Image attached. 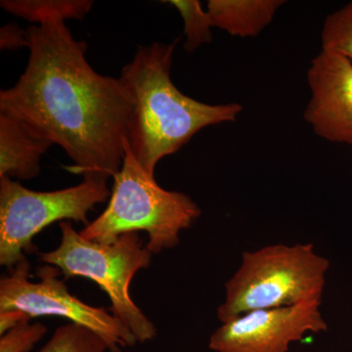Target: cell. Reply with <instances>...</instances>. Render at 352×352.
<instances>
[{
	"mask_svg": "<svg viewBox=\"0 0 352 352\" xmlns=\"http://www.w3.org/2000/svg\"><path fill=\"white\" fill-rule=\"evenodd\" d=\"M29 61L18 82L0 91V113L61 146L83 176L108 180L120 170L132 110L120 78L88 64L87 44L64 21L32 25Z\"/></svg>",
	"mask_w": 352,
	"mask_h": 352,
	"instance_id": "obj_1",
	"label": "cell"
},
{
	"mask_svg": "<svg viewBox=\"0 0 352 352\" xmlns=\"http://www.w3.org/2000/svg\"><path fill=\"white\" fill-rule=\"evenodd\" d=\"M178 41L140 46L119 78L132 100L127 144L143 170L153 176L157 163L182 149L197 132L235 122L242 112L240 104L210 105L175 87L170 71Z\"/></svg>",
	"mask_w": 352,
	"mask_h": 352,
	"instance_id": "obj_2",
	"label": "cell"
},
{
	"mask_svg": "<svg viewBox=\"0 0 352 352\" xmlns=\"http://www.w3.org/2000/svg\"><path fill=\"white\" fill-rule=\"evenodd\" d=\"M105 210L80 231L85 239L111 244L126 233L145 231L154 254L179 243L180 233L201 217V208L182 192L168 191L143 170L124 141V157Z\"/></svg>",
	"mask_w": 352,
	"mask_h": 352,
	"instance_id": "obj_3",
	"label": "cell"
},
{
	"mask_svg": "<svg viewBox=\"0 0 352 352\" xmlns=\"http://www.w3.org/2000/svg\"><path fill=\"white\" fill-rule=\"evenodd\" d=\"M330 267L312 244L273 245L243 254L217 309L222 323L252 311L321 300Z\"/></svg>",
	"mask_w": 352,
	"mask_h": 352,
	"instance_id": "obj_4",
	"label": "cell"
},
{
	"mask_svg": "<svg viewBox=\"0 0 352 352\" xmlns=\"http://www.w3.org/2000/svg\"><path fill=\"white\" fill-rule=\"evenodd\" d=\"M62 237L56 249L39 254L43 263L56 266L64 279L83 277L92 280L110 298L113 315L131 331L138 344L157 336L154 323L134 303L132 279L151 264L153 254L136 232L120 236L111 244L83 238L71 221L60 222Z\"/></svg>",
	"mask_w": 352,
	"mask_h": 352,
	"instance_id": "obj_5",
	"label": "cell"
},
{
	"mask_svg": "<svg viewBox=\"0 0 352 352\" xmlns=\"http://www.w3.org/2000/svg\"><path fill=\"white\" fill-rule=\"evenodd\" d=\"M108 180L83 176L76 186L39 192L21 183L0 177V264L9 270L34 249L32 239L54 222H82L98 204L111 196Z\"/></svg>",
	"mask_w": 352,
	"mask_h": 352,
	"instance_id": "obj_6",
	"label": "cell"
},
{
	"mask_svg": "<svg viewBox=\"0 0 352 352\" xmlns=\"http://www.w3.org/2000/svg\"><path fill=\"white\" fill-rule=\"evenodd\" d=\"M27 258L10 268L0 280V311L23 312L30 318L56 316L94 331L107 344L109 352H120L138 344L131 331L115 315L94 307L69 293L56 266L38 268L39 282L30 280Z\"/></svg>",
	"mask_w": 352,
	"mask_h": 352,
	"instance_id": "obj_7",
	"label": "cell"
},
{
	"mask_svg": "<svg viewBox=\"0 0 352 352\" xmlns=\"http://www.w3.org/2000/svg\"><path fill=\"white\" fill-rule=\"evenodd\" d=\"M321 300L252 310L224 322L210 338L214 352H288L307 333L327 331Z\"/></svg>",
	"mask_w": 352,
	"mask_h": 352,
	"instance_id": "obj_8",
	"label": "cell"
},
{
	"mask_svg": "<svg viewBox=\"0 0 352 352\" xmlns=\"http://www.w3.org/2000/svg\"><path fill=\"white\" fill-rule=\"evenodd\" d=\"M309 102L305 119L331 142L352 146V62L327 50L314 58L307 72Z\"/></svg>",
	"mask_w": 352,
	"mask_h": 352,
	"instance_id": "obj_9",
	"label": "cell"
},
{
	"mask_svg": "<svg viewBox=\"0 0 352 352\" xmlns=\"http://www.w3.org/2000/svg\"><path fill=\"white\" fill-rule=\"evenodd\" d=\"M52 145L20 120L0 113V177H38L41 157Z\"/></svg>",
	"mask_w": 352,
	"mask_h": 352,
	"instance_id": "obj_10",
	"label": "cell"
},
{
	"mask_svg": "<svg viewBox=\"0 0 352 352\" xmlns=\"http://www.w3.org/2000/svg\"><path fill=\"white\" fill-rule=\"evenodd\" d=\"M284 4V0H210L207 13L212 28L233 36L254 38Z\"/></svg>",
	"mask_w": 352,
	"mask_h": 352,
	"instance_id": "obj_11",
	"label": "cell"
},
{
	"mask_svg": "<svg viewBox=\"0 0 352 352\" xmlns=\"http://www.w3.org/2000/svg\"><path fill=\"white\" fill-rule=\"evenodd\" d=\"M0 6L7 12L41 25L50 21L85 19L91 11L89 0H2Z\"/></svg>",
	"mask_w": 352,
	"mask_h": 352,
	"instance_id": "obj_12",
	"label": "cell"
},
{
	"mask_svg": "<svg viewBox=\"0 0 352 352\" xmlns=\"http://www.w3.org/2000/svg\"><path fill=\"white\" fill-rule=\"evenodd\" d=\"M107 344L94 331L69 323L57 328L38 352H107Z\"/></svg>",
	"mask_w": 352,
	"mask_h": 352,
	"instance_id": "obj_13",
	"label": "cell"
},
{
	"mask_svg": "<svg viewBox=\"0 0 352 352\" xmlns=\"http://www.w3.org/2000/svg\"><path fill=\"white\" fill-rule=\"evenodd\" d=\"M175 6L184 22V34L186 36L184 50L194 52L197 48L212 41V28L207 11L198 0H170L164 1Z\"/></svg>",
	"mask_w": 352,
	"mask_h": 352,
	"instance_id": "obj_14",
	"label": "cell"
},
{
	"mask_svg": "<svg viewBox=\"0 0 352 352\" xmlns=\"http://www.w3.org/2000/svg\"><path fill=\"white\" fill-rule=\"evenodd\" d=\"M322 50L335 51L352 62V1L326 18Z\"/></svg>",
	"mask_w": 352,
	"mask_h": 352,
	"instance_id": "obj_15",
	"label": "cell"
},
{
	"mask_svg": "<svg viewBox=\"0 0 352 352\" xmlns=\"http://www.w3.org/2000/svg\"><path fill=\"white\" fill-rule=\"evenodd\" d=\"M47 328L41 323L20 324L0 338V352H30L43 339Z\"/></svg>",
	"mask_w": 352,
	"mask_h": 352,
	"instance_id": "obj_16",
	"label": "cell"
},
{
	"mask_svg": "<svg viewBox=\"0 0 352 352\" xmlns=\"http://www.w3.org/2000/svg\"><path fill=\"white\" fill-rule=\"evenodd\" d=\"M28 47L27 32L20 29L17 24H8L0 29V48L2 50L15 51Z\"/></svg>",
	"mask_w": 352,
	"mask_h": 352,
	"instance_id": "obj_17",
	"label": "cell"
},
{
	"mask_svg": "<svg viewBox=\"0 0 352 352\" xmlns=\"http://www.w3.org/2000/svg\"><path fill=\"white\" fill-rule=\"evenodd\" d=\"M30 321H31V318L23 312L13 311V310L0 311V335H3L7 331L20 325V324Z\"/></svg>",
	"mask_w": 352,
	"mask_h": 352,
	"instance_id": "obj_18",
	"label": "cell"
}]
</instances>
